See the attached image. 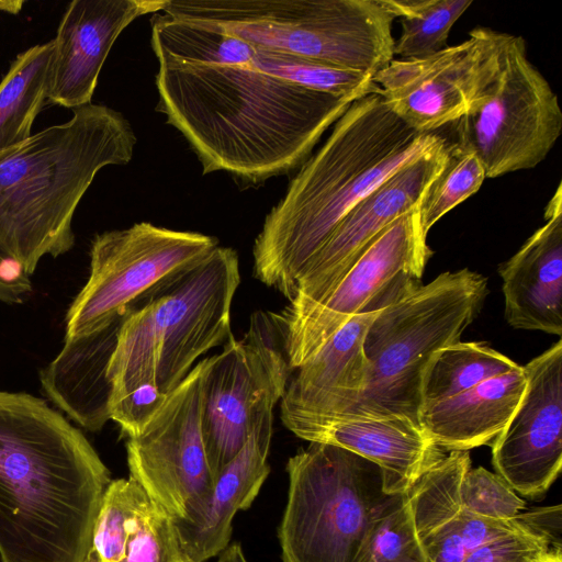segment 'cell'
Returning <instances> with one entry per match:
<instances>
[{
  "mask_svg": "<svg viewBox=\"0 0 562 562\" xmlns=\"http://www.w3.org/2000/svg\"><path fill=\"white\" fill-rule=\"evenodd\" d=\"M168 0H74L53 38L48 103L77 109L91 103L104 61L137 18L158 13Z\"/></svg>",
  "mask_w": 562,
  "mask_h": 562,
  "instance_id": "obj_18",
  "label": "cell"
},
{
  "mask_svg": "<svg viewBox=\"0 0 562 562\" xmlns=\"http://www.w3.org/2000/svg\"><path fill=\"white\" fill-rule=\"evenodd\" d=\"M460 495L467 512L490 519H512L526 507L525 501L498 474L482 467L467 471Z\"/></svg>",
  "mask_w": 562,
  "mask_h": 562,
  "instance_id": "obj_32",
  "label": "cell"
},
{
  "mask_svg": "<svg viewBox=\"0 0 562 562\" xmlns=\"http://www.w3.org/2000/svg\"><path fill=\"white\" fill-rule=\"evenodd\" d=\"M539 562H562V549L551 548Z\"/></svg>",
  "mask_w": 562,
  "mask_h": 562,
  "instance_id": "obj_38",
  "label": "cell"
},
{
  "mask_svg": "<svg viewBox=\"0 0 562 562\" xmlns=\"http://www.w3.org/2000/svg\"><path fill=\"white\" fill-rule=\"evenodd\" d=\"M53 40L16 55L0 81V153L31 137L33 123L48 103Z\"/></svg>",
  "mask_w": 562,
  "mask_h": 562,
  "instance_id": "obj_26",
  "label": "cell"
},
{
  "mask_svg": "<svg viewBox=\"0 0 562 562\" xmlns=\"http://www.w3.org/2000/svg\"><path fill=\"white\" fill-rule=\"evenodd\" d=\"M356 562H431L415 528L408 492L386 498L369 527Z\"/></svg>",
  "mask_w": 562,
  "mask_h": 562,
  "instance_id": "obj_30",
  "label": "cell"
},
{
  "mask_svg": "<svg viewBox=\"0 0 562 562\" xmlns=\"http://www.w3.org/2000/svg\"><path fill=\"white\" fill-rule=\"evenodd\" d=\"M519 367L484 341H458L445 346L431 355L423 369L420 408L453 397Z\"/></svg>",
  "mask_w": 562,
  "mask_h": 562,
  "instance_id": "obj_27",
  "label": "cell"
},
{
  "mask_svg": "<svg viewBox=\"0 0 562 562\" xmlns=\"http://www.w3.org/2000/svg\"><path fill=\"white\" fill-rule=\"evenodd\" d=\"M251 63L266 74L339 98L357 100L379 92L371 76L254 44Z\"/></svg>",
  "mask_w": 562,
  "mask_h": 562,
  "instance_id": "obj_29",
  "label": "cell"
},
{
  "mask_svg": "<svg viewBox=\"0 0 562 562\" xmlns=\"http://www.w3.org/2000/svg\"><path fill=\"white\" fill-rule=\"evenodd\" d=\"M281 314L258 311L241 339L209 358L202 431L213 480L239 452L255 424L283 397L292 373Z\"/></svg>",
  "mask_w": 562,
  "mask_h": 562,
  "instance_id": "obj_11",
  "label": "cell"
},
{
  "mask_svg": "<svg viewBox=\"0 0 562 562\" xmlns=\"http://www.w3.org/2000/svg\"><path fill=\"white\" fill-rule=\"evenodd\" d=\"M281 420L301 439L336 446L375 463L387 495L407 493L446 456L408 417L281 413Z\"/></svg>",
  "mask_w": 562,
  "mask_h": 562,
  "instance_id": "obj_17",
  "label": "cell"
},
{
  "mask_svg": "<svg viewBox=\"0 0 562 562\" xmlns=\"http://www.w3.org/2000/svg\"><path fill=\"white\" fill-rule=\"evenodd\" d=\"M486 291V279L464 268L443 272L382 308L363 339L366 387L344 415L403 416L418 423L423 369L435 351L460 341Z\"/></svg>",
  "mask_w": 562,
  "mask_h": 562,
  "instance_id": "obj_6",
  "label": "cell"
},
{
  "mask_svg": "<svg viewBox=\"0 0 562 562\" xmlns=\"http://www.w3.org/2000/svg\"><path fill=\"white\" fill-rule=\"evenodd\" d=\"M72 113L0 153V256L26 276L44 256L74 247V215L97 173L134 154L137 138L121 112L91 102Z\"/></svg>",
  "mask_w": 562,
  "mask_h": 562,
  "instance_id": "obj_4",
  "label": "cell"
},
{
  "mask_svg": "<svg viewBox=\"0 0 562 562\" xmlns=\"http://www.w3.org/2000/svg\"><path fill=\"white\" fill-rule=\"evenodd\" d=\"M288 501L278 528L282 562H356L390 496L381 469L346 449L310 442L290 457Z\"/></svg>",
  "mask_w": 562,
  "mask_h": 562,
  "instance_id": "obj_7",
  "label": "cell"
},
{
  "mask_svg": "<svg viewBox=\"0 0 562 562\" xmlns=\"http://www.w3.org/2000/svg\"><path fill=\"white\" fill-rule=\"evenodd\" d=\"M217 238L140 222L97 234L90 274L66 314L65 338L93 333L192 268Z\"/></svg>",
  "mask_w": 562,
  "mask_h": 562,
  "instance_id": "obj_10",
  "label": "cell"
},
{
  "mask_svg": "<svg viewBox=\"0 0 562 562\" xmlns=\"http://www.w3.org/2000/svg\"><path fill=\"white\" fill-rule=\"evenodd\" d=\"M452 125L454 143L477 156L486 178L531 169L547 158L562 132V111L521 36L501 32L493 71Z\"/></svg>",
  "mask_w": 562,
  "mask_h": 562,
  "instance_id": "obj_8",
  "label": "cell"
},
{
  "mask_svg": "<svg viewBox=\"0 0 562 562\" xmlns=\"http://www.w3.org/2000/svg\"><path fill=\"white\" fill-rule=\"evenodd\" d=\"M501 32L470 31L460 44L422 58L393 59L372 77L389 108L417 133L458 121L493 71Z\"/></svg>",
  "mask_w": 562,
  "mask_h": 562,
  "instance_id": "obj_15",
  "label": "cell"
},
{
  "mask_svg": "<svg viewBox=\"0 0 562 562\" xmlns=\"http://www.w3.org/2000/svg\"><path fill=\"white\" fill-rule=\"evenodd\" d=\"M24 1H0V12L15 14L21 11Z\"/></svg>",
  "mask_w": 562,
  "mask_h": 562,
  "instance_id": "obj_37",
  "label": "cell"
},
{
  "mask_svg": "<svg viewBox=\"0 0 562 562\" xmlns=\"http://www.w3.org/2000/svg\"><path fill=\"white\" fill-rule=\"evenodd\" d=\"M4 260L0 256V301L8 304L20 303L31 291V281L23 272L8 274L3 268Z\"/></svg>",
  "mask_w": 562,
  "mask_h": 562,
  "instance_id": "obj_35",
  "label": "cell"
},
{
  "mask_svg": "<svg viewBox=\"0 0 562 562\" xmlns=\"http://www.w3.org/2000/svg\"><path fill=\"white\" fill-rule=\"evenodd\" d=\"M380 311L355 315L295 370L280 401L281 413L337 416L357 404L367 383L363 339Z\"/></svg>",
  "mask_w": 562,
  "mask_h": 562,
  "instance_id": "obj_22",
  "label": "cell"
},
{
  "mask_svg": "<svg viewBox=\"0 0 562 562\" xmlns=\"http://www.w3.org/2000/svg\"><path fill=\"white\" fill-rule=\"evenodd\" d=\"M470 468L469 451H450L408 491L415 528L431 562H462L469 554L462 539L469 512L460 491Z\"/></svg>",
  "mask_w": 562,
  "mask_h": 562,
  "instance_id": "obj_25",
  "label": "cell"
},
{
  "mask_svg": "<svg viewBox=\"0 0 562 562\" xmlns=\"http://www.w3.org/2000/svg\"><path fill=\"white\" fill-rule=\"evenodd\" d=\"M85 562H194L175 520L131 477L112 480Z\"/></svg>",
  "mask_w": 562,
  "mask_h": 562,
  "instance_id": "obj_20",
  "label": "cell"
},
{
  "mask_svg": "<svg viewBox=\"0 0 562 562\" xmlns=\"http://www.w3.org/2000/svg\"><path fill=\"white\" fill-rule=\"evenodd\" d=\"M446 140L411 128L378 92L355 100L267 214L252 247L256 279L291 301L304 267L342 217Z\"/></svg>",
  "mask_w": 562,
  "mask_h": 562,
  "instance_id": "obj_3",
  "label": "cell"
},
{
  "mask_svg": "<svg viewBox=\"0 0 562 562\" xmlns=\"http://www.w3.org/2000/svg\"><path fill=\"white\" fill-rule=\"evenodd\" d=\"M561 505L536 508L520 513L519 520L532 532L543 536L555 549L561 548Z\"/></svg>",
  "mask_w": 562,
  "mask_h": 562,
  "instance_id": "obj_34",
  "label": "cell"
},
{
  "mask_svg": "<svg viewBox=\"0 0 562 562\" xmlns=\"http://www.w3.org/2000/svg\"><path fill=\"white\" fill-rule=\"evenodd\" d=\"M550 549L547 538L525 529L477 547L462 562H539Z\"/></svg>",
  "mask_w": 562,
  "mask_h": 562,
  "instance_id": "obj_33",
  "label": "cell"
},
{
  "mask_svg": "<svg viewBox=\"0 0 562 562\" xmlns=\"http://www.w3.org/2000/svg\"><path fill=\"white\" fill-rule=\"evenodd\" d=\"M216 562H247L239 543H229L220 554Z\"/></svg>",
  "mask_w": 562,
  "mask_h": 562,
  "instance_id": "obj_36",
  "label": "cell"
},
{
  "mask_svg": "<svg viewBox=\"0 0 562 562\" xmlns=\"http://www.w3.org/2000/svg\"><path fill=\"white\" fill-rule=\"evenodd\" d=\"M111 474L44 400L0 391L2 562H85Z\"/></svg>",
  "mask_w": 562,
  "mask_h": 562,
  "instance_id": "obj_2",
  "label": "cell"
},
{
  "mask_svg": "<svg viewBox=\"0 0 562 562\" xmlns=\"http://www.w3.org/2000/svg\"><path fill=\"white\" fill-rule=\"evenodd\" d=\"M272 425L273 411L266 412L239 452L216 476L201 508L188 519L175 520L182 547L192 561L204 562L229 544L236 513L250 507L270 473Z\"/></svg>",
  "mask_w": 562,
  "mask_h": 562,
  "instance_id": "obj_21",
  "label": "cell"
},
{
  "mask_svg": "<svg viewBox=\"0 0 562 562\" xmlns=\"http://www.w3.org/2000/svg\"><path fill=\"white\" fill-rule=\"evenodd\" d=\"M126 313L93 333L65 338L59 353L41 371L47 397L90 431L102 429L111 419L109 367Z\"/></svg>",
  "mask_w": 562,
  "mask_h": 562,
  "instance_id": "obj_23",
  "label": "cell"
},
{
  "mask_svg": "<svg viewBox=\"0 0 562 562\" xmlns=\"http://www.w3.org/2000/svg\"><path fill=\"white\" fill-rule=\"evenodd\" d=\"M239 283L237 252L217 246L130 311L128 328L156 358L161 394L171 393L200 356L234 337L231 313Z\"/></svg>",
  "mask_w": 562,
  "mask_h": 562,
  "instance_id": "obj_9",
  "label": "cell"
},
{
  "mask_svg": "<svg viewBox=\"0 0 562 562\" xmlns=\"http://www.w3.org/2000/svg\"><path fill=\"white\" fill-rule=\"evenodd\" d=\"M426 239L418 210L398 217L376 237L322 304L296 321L283 322L292 371L312 358L355 315L380 311L419 285L431 256Z\"/></svg>",
  "mask_w": 562,
  "mask_h": 562,
  "instance_id": "obj_12",
  "label": "cell"
},
{
  "mask_svg": "<svg viewBox=\"0 0 562 562\" xmlns=\"http://www.w3.org/2000/svg\"><path fill=\"white\" fill-rule=\"evenodd\" d=\"M526 386L494 439L497 474L522 496L544 494L562 468V340L522 366Z\"/></svg>",
  "mask_w": 562,
  "mask_h": 562,
  "instance_id": "obj_16",
  "label": "cell"
},
{
  "mask_svg": "<svg viewBox=\"0 0 562 562\" xmlns=\"http://www.w3.org/2000/svg\"><path fill=\"white\" fill-rule=\"evenodd\" d=\"M179 21L373 77L394 59L381 0H168Z\"/></svg>",
  "mask_w": 562,
  "mask_h": 562,
  "instance_id": "obj_5",
  "label": "cell"
},
{
  "mask_svg": "<svg viewBox=\"0 0 562 562\" xmlns=\"http://www.w3.org/2000/svg\"><path fill=\"white\" fill-rule=\"evenodd\" d=\"M156 111L179 131L203 175L260 184L299 169L355 101L266 74L252 44L166 13L150 19Z\"/></svg>",
  "mask_w": 562,
  "mask_h": 562,
  "instance_id": "obj_1",
  "label": "cell"
},
{
  "mask_svg": "<svg viewBox=\"0 0 562 562\" xmlns=\"http://www.w3.org/2000/svg\"><path fill=\"white\" fill-rule=\"evenodd\" d=\"M207 364L209 358L199 361L143 430L126 442L130 477L173 520L194 515L214 483L202 431Z\"/></svg>",
  "mask_w": 562,
  "mask_h": 562,
  "instance_id": "obj_13",
  "label": "cell"
},
{
  "mask_svg": "<svg viewBox=\"0 0 562 562\" xmlns=\"http://www.w3.org/2000/svg\"><path fill=\"white\" fill-rule=\"evenodd\" d=\"M485 178V169L477 156L454 142L450 143L445 165L418 206L425 235L443 215L477 192Z\"/></svg>",
  "mask_w": 562,
  "mask_h": 562,
  "instance_id": "obj_31",
  "label": "cell"
},
{
  "mask_svg": "<svg viewBox=\"0 0 562 562\" xmlns=\"http://www.w3.org/2000/svg\"><path fill=\"white\" fill-rule=\"evenodd\" d=\"M526 386L524 367L448 400L420 408L418 424L445 451H469L494 440L509 422Z\"/></svg>",
  "mask_w": 562,
  "mask_h": 562,
  "instance_id": "obj_24",
  "label": "cell"
},
{
  "mask_svg": "<svg viewBox=\"0 0 562 562\" xmlns=\"http://www.w3.org/2000/svg\"><path fill=\"white\" fill-rule=\"evenodd\" d=\"M546 223L499 267L505 318L516 329L562 335V186L544 207Z\"/></svg>",
  "mask_w": 562,
  "mask_h": 562,
  "instance_id": "obj_19",
  "label": "cell"
},
{
  "mask_svg": "<svg viewBox=\"0 0 562 562\" xmlns=\"http://www.w3.org/2000/svg\"><path fill=\"white\" fill-rule=\"evenodd\" d=\"M400 19L402 31L394 41V57L422 58L448 46L453 24L472 4L471 0H381Z\"/></svg>",
  "mask_w": 562,
  "mask_h": 562,
  "instance_id": "obj_28",
  "label": "cell"
},
{
  "mask_svg": "<svg viewBox=\"0 0 562 562\" xmlns=\"http://www.w3.org/2000/svg\"><path fill=\"white\" fill-rule=\"evenodd\" d=\"M449 142L404 165L357 203L304 267L294 296L280 313L296 321L322 304L376 237L398 217L418 210L445 165Z\"/></svg>",
  "mask_w": 562,
  "mask_h": 562,
  "instance_id": "obj_14",
  "label": "cell"
}]
</instances>
